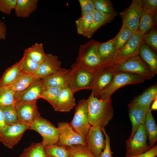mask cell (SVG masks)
Segmentation results:
<instances>
[{
	"label": "cell",
	"instance_id": "26",
	"mask_svg": "<svg viewBox=\"0 0 157 157\" xmlns=\"http://www.w3.org/2000/svg\"><path fill=\"white\" fill-rule=\"evenodd\" d=\"M139 54L154 73H157V58L155 53L144 42L141 44Z\"/></svg>",
	"mask_w": 157,
	"mask_h": 157
},
{
	"label": "cell",
	"instance_id": "37",
	"mask_svg": "<svg viewBox=\"0 0 157 157\" xmlns=\"http://www.w3.org/2000/svg\"><path fill=\"white\" fill-rule=\"evenodd\" d=\"M6 124H13L19 122L14 104L0 107Z\"/></svg>",
	"mask_w": 157,
	"mask_h": 157
},
{
	"label": "cell",
	"instance_id": "8",
	"mask_svg": "<svg viewBox=\"0 0 157 157\" xmlns=\"http://www.w3.org/2000/svg\"><path fill=\"white\" fill-rule=\"evenodd\" d=\"M69 124L76 132L85 138L91 126L89 122L87 99L79 101Z\"/></svg>",
	"mask_w": 157,
	"mask_h": 157
},
{
	"label": "cell",
	"instance_id": "20",
	"mask_svg": "<svg viewBox=\"0 0 157 157\" xmlns=\"http://www.w3.org/2000/svg\"><path fill=\"white\" fill-rule=\"evenodd\" d=\"M129 115L132 124V130L129 139H131L139 126L144 124L148 110L131 102L128 104Z\"/></svg>",
	"mask_w": 157,
	"mask_h": 157
},
{
	"label": "cell",
	"instance_id": "21",
	"mask_svg": "<svg viewBox=\"0 0 157 157\" xmlns=\"http://www.w3.org/2000/svg\"><path fill=\"white\" fill-rule=\"evenodd\" d=\"M116 36L109 40L100 43L98 48L99 55L102 64L106 66L113 60L116 51L115 46Z\"/></svg>",
	"mask_w": 157,
	"mask_h": 157
},
{
	"label": "cell",
	"instance_id": "6",
	"mask_svg": "<svg viewBox=\"0 0 157 157\" xmlns=\"http://www.w3.org/2000/svg\"><path fill=\"white\" fill-rule=\"evenodd\" d=\"M28 129L37 132L41 136V142L44 147L56 144L58 140L59 132L57 128L40 115L29 125Z\"/></svg>",
	"mask_w": 157,
	"mask_h": 157
},
{
	"label": "cell",
	"instance_id": "1",
	"mask_svg": "<svg viewBox=\"0 0 157 157\" xmlns=\"http://www.w3.org/2000/svg\"><path fill=\"white\" fill-rule=\"evenodd\" d=\"M87 99L90 124L95 127L104 128L113 116L111 98L99 99L95 97L92 92Z\"/></svg>",
	"mask_w": 157,
	"mask_h": 157
},
{
	"label": "cell",
	"instance_id": "49",
	"mask_svg": "<svg viewBox=\"0 0 157 157\" xmlns=\"http://www.w3.org/2000/svg\"><path fill=\"white\" fill-rule=\"evenodd\" d=\"M151 110H156L157 109V99L154 101L150 108Z\"/></svg>",
	"mask_w": 157,
	"mask_h": 157
},
{
	"label": "cell",
	"instance_id": "7",
	"mask_svg": "<svg viewBox=\"0 0 157 157\" xmlns=\"http://www.w3.org/2000/svg\"><path fill=\"white\" fill-rule=\"evenodd\" d=\"M110 69L115 74L119 72L131 73L140 75L146 79L155 75L138 55L130 58Z\"/></svg>",
	"mask_w": 157,
	"mask_h": 157
},
{
	"label": "cell",
	"instance_id": "14",
	"mask_svg": "<svg viewBox=\"0 0 157 157\" xmlns=\"http://www.w3.org/2000/svg\"><path fill=\"white\" fill-rule=\"evenodd\" d=\"M14 105L19 121L21 122L29 125L40 116L37 101L22 102Z\"/></svg>",
	"mask_w": 157,
	"mask_h": 157
},
{
	"label": "cell",
	"instance_id": "33",
	"mask_svg": "<svg viewBox=\"0 0 157 157\" xmlns=\"http://www.w3.org/2000/svg\"><path fill=\"white\" fill-rule=\"evenodd\" d=\"M18 62L22 72L24 73H33L37 70L40 65L24 52L22 58Z\"/></svg>",
	"mask_w": 157,
	"mask_h": 157
},
{
	"label": "cell",
	"instance_id": "4",
	"mask_svg": "<svg viewBox=\"0 0 157 157\" xmlns=\"http://www.w3.org/2000/svg\"><path fill=\"white\" fill-rule=\"evenodd\" d=\"M144 34L138 31L132 36L117 53L107 67L111 68L132 57L138 55L140 45L144 41Z\"/></svg>",
	"mask_w": 157,
	"mask_h": 157
},
{
	"label": "cell",
	"instance_id": "39",
	"mask_svg": "<svg viewBox=\"0 0 157 157\" xmlns=\"http://www.w3.org/2000/svg\"><path fill=\"white\" fill-rule=\"evenodd\" d=\"M44 153L47 156L52 157H69L66 147L56 144L44 147Z\"/></svg>",
	"mask_w": 157,
	"mask_h": 157
},
{
	"label": "cell",
	"instance_id": "28",
	"mask_svg": "<svg viewBox=\"0 0 157 157\" xmlns=\"http://www.w3.org/2000/svg\"><path fill=\"white\" fill-rule=\"evenodd\" d=\"M22 72L18 62L6 69L0 79V84L2 86H8L14 82Z\"/></svg>",
	"mask_w": 157,
	"mask_h": 157
},
{
	"label": "cell",
	"instance_id": "19",
	"mask_svg": "<svg viewBox=\"0 0 157 157\" xmlns=\"http://www.w3.org/2000/svg\"><path fill=\"white\" fill-rule=\"evenodd\" d=\"M92 92L97 97L110 82L115 74L109 69L100 68L96 70Z\"/></svg>",
	"mask_w": 157,
	"mask_h": 157
},
{
	"label": "cell",
	"instance_id": "18",
	"mask_svg": "<svg viewBox=\"0 0 157 157\" xmlns=\"http://www.w3.org/2000/svg\"><path fill=\"white\" fill-rule=\"evenodd\" d=\"M70 70L62 68L56 72L40 79L44 87H53L61 88L67 87Z\"/></svg>",
	"mask_w": 157,
	"mask_h": 157
},
{
	"label": "cell",
	"instance_id": "10",
	"mask_svg": "<svg viewBox=\"0 0 157 157\" xmlns=\"http://www.w3.org/2000/svg\"><path fill=\"white\" fill-rule=\"evenodd\" d=\"M147 135L144 124L140 125L132 137L126 141V154L136 155L151 149L147 143Z\"/></svg>",
	"mask_w": 157,
	"mask_h": 157
},
{
	"label": "cell",
	"instance_id": "40",
	"mask_svg": "<svg viewBox=\"0 0 157 157\" xmlns=\"http://www.w3.org/2000/svg\"><path fill=\"white\" fill-rule=\"evenodd\" d=\"M62 89L56 87H44L42 92L40 98L47 100L53 106Z\"/></svg>",
	"mask_w": 157,
	"mask_h": 157
},
{
	"label": "cell",
	"instance_id": "29",
	"mask_svg": "<svg viewBox=\"0 0 157 157\" xmlns=\"http://www.w3.org/2000/svg\"><path fill=\"white\" fill-rule=\"evenodd\" d=\"M24 52L34 61L39 64L44 60L46 56L43 44L41 43H35L31 47L26 48Z\"/></svg>",
	"mask_w": 157,
	"mask_h": 157
},
{
	"label": "cell",
	"instance_id": "48",
	"mask_svg": "<svg viewBox=\"0 0 157 157\" xmlns=\"http://www.w3.org/2000/svg\"><path fill=\"white\" fill-rule=\"evenodd\" d=\"M5 125L3 114L0 108V136Z\"/></svg>",
	"mask_w": 157,
	"mask_h": 157
},
{
	"label": "cell",
	"instance_id": "35",
	"mask_svg": "<svg viewBox=\"0 0 157 157\" xmlns=\"http://www.w3.org/2000/svg\"><path fill=\"white\" fill-rule=\"evenodd\" d=\"M92 19V13H90L81 16L76 21L77 31L78 34L84 36L89 29Z\"/></svg>",
	"mask_w": 157,
	"mask_h": 157
},
{
	"label": "cell",
	"instance_id": "36",
	"mask_svg": "<svg viewBox=\"0 0 157 157\" xmlns=\"http://www.w3.org/2000/svg\"><path fill=\"white\" fill-rule=\"evenodd\" d=\"M95 10L99 12L116 17L118 14L109 0H92Z\"/></svg>",
	"mask_w": 157,
	"mask_h": 157
},
{
	"label": "cell",
	"instance_id": "32",
	"mask_svg": "<svg viewBox=\"0 0 157 157\" xmlns=\"http://www.w3.org/2000/svg\"><path fill=\"white\" fill-rule=\"evenodd\" d=\"M66 147L69 157H95L86 145L76 144Z\"/></svg>",
	"mask_w": 157,
	"mask_h": 157
},
{
	"label": "cell",
	"instance_id": "17",
	"mask_svg": "<svg viewBox=\"0 0 157 157\" xmlns=\"http://www.w3.org/2000/svg\"><path fill=\"white\" fill-rule=\"evenodd\" d=\"M74 93L69 87L62 88L52 107L56 111L69 112L75 106Z\"/></svg>",
	"mask_w": 157,
	"mask_h": 157
},
{
	"label": "cell",
	"instance_id": "42",
	"mask_svg": "<svg viewBox=\"0 0 157 157\" xmlns=\"http://www.w3.org/2000/svg\"><path fill=\"white\" fill-rule=\"evenodd\" d=\"M17 0H0V12L10 15L15 8Z\"/></svg>",
	"mask_w": 157,
	"mask_h": 157
},
{
	"label": "cell",
	"instance_id": "31",
	"mask_svg": "<svg viewBox=\"0 0 157 157\" xmlns=\"http://www.w3.org/2000/svg\"><path fill=\"white\" fill-rule=\"evenodd\" d=\"M135 32L126 26L122 25L120 31L116 36V54Z\"/></svg>",
	"mask_w": 157,
	"mask_h": 157
},
{
	"label": "cell",
	"instance_id": "13",
	"mask_svg": "<svg viewBox=\"0 0 157 157\" xmlns=\"http://www.w3.org/2000/svg\"><path fill=\"white\" fill-rule=\"evenodd\" d=\"M104 136L101 129L91 126L85 137L86 145L95 157L98 156L105 147Z\"/></svg>",
	"mask_w": 157,
	"mask_h": 157
},
{
	"label": "cell",
	"instance_id": "34",
	"mask_svg": "<svg viewBox=\"0 0 157 157\" xmlns=\"http://www.w3.org/2000/svg\"><path fill=\"white\" fill-rule=\"evenodd\" d=\"M41 142L34 143L24 149L19 157H46Z\"/></svg>",
	"mask_w": 157,
	"mask_h": 157
},
{
	"label": "cell",
	"instance_id": "38",
	"mask_svg": "<svg viewBox=\"0 0 157 157\" xmlns=\"http://www.w3.org/2000/svg\"><path fill=\"white\" fill-rule=\"evenodd\" d=\"M14 92L6 86L0 84V107L14 104Z\"/></svg>",
	"mask_w": 157,
	"mask_h": 157
},
{
	"label": "cell",
	"instance_id": "9",
	"mask_svg": "<svg viewBox=\"0 0 157 157\" xmlns=\"http://www.w3.org/2000/svg\"><path fill=\"white\" fill-rule=\"evenodd\" d=\"M29 126L19 121L6 124L0 136V141L7 147L12 148L18 143Z\"/></svg>",
	"mask_w": 157,
	"mask_h": 157
},
{
	"label": "cell",
	"instance_id": "5",
	"mask_svg": "<svg viewBox=\"0 0 157 157\" xmlns=\"http://www.w3.org/2000/svg\"><path fill=\"white\" fill-rule=\"evenodd\" d=\"M100 42L93 40L80 46L76 64L95 70L101 64L98 52Z\"/></svg>",
	"mask_w": 157,
	"mask_h": 157
},
{
	"label": "cell",
	"instance_id": "2",
	"mask_svg": "<svg viewBox=\"0 0 157 157\" xmlns=\"http://www.w3.org/2000/svg\"><path fill=\"white\" fill-rule=\"evenodd\" d=\"M69 74L68 87L74 93L83 90H92L96 71L86 66L73 64Z\"/></svg>",
	"mask_w": 157,
	"mask_h": 157
},
{
	"label": "cell",
	"instance_id": "45",
	"mask_svg": "<svg viewBox=\"0 0 157 157\" xmlns=\"http://www.w3.org/2000/svg\"><path fill=\"white\" fill-rule=\"evenodd\" d=\"M142 9L155 13L157 12V0H142Z\"/></svg>",
	"mask_w": 157,
	"mask_h": 157
},
{
	"label": "cell",
	"instance_id": "16",
	"mask_svg": "<svg viewBox=\"0 0 157 157\" xmlns=\"http://www.w3.org/2000/svg\"><path fill=\"white\" fill-rule=\"evenodd\" d=\"M61 62L57 56L46 54L45 59L40 64L37 70L33 73L39 78L51 74L60 69Z\"/></svg>",
	"mask_w": 157,
	"mask_h": 157
},
{
	"label": "cell",
	"instance_id": "22",
	"mask_svg": "<svg viewBox=\"0 0 157 157\" xmlns=\"http://www.w3.org/2000/svg\"><path fill=\"white\" fill-rule=\"evenodd\" d=\"M92 23L88 31L84 35L88 38H90L94 33L101 26L111 22L115 17L96 10L92 13Z\"/></svg>",
	"mask_w": 157,
	"mask_h": 157
},
{
	"label": "cell",
	"instance_id": "43",
	"mask_svg": "<svg viewBox=\"0 0 157 157\" xmlns=\"http://www.w3.org/2000/svg\"><path fill=\"white\" fill-rule=\"evenodd\" d=\"M81 8V16L92 13L95 10L92 0H79Z\"/></svg>",
	"mask_w": 157,
	"mask_h": 157
},
{
	"label": "cell",
	"instance_id": "47",
	"mask_svg": "<svg viewBox=\"0 0 157 157\" xmlns=\"http://www.w3.org/2000/svg\"><path fill=\"white\" fill-rule=\"evenodd\" d=\"M7 27L3 22L0 20V40L5 39L6 37Z\"/></svg>",
	"mask_w": 157,
	"mask_h": 157
},
{
	"label": "cell",
	"instance_id": "24",
	"mask_svg": "<svg viewBox=\"0 0 157 157\" xmlns=\"http://www.w3.org/2000/svg\"><path fill=\"white\" fill-rule=\"evenodd\" d=\"M33 74L21 73L16 80L10 85L6 86L14 92L22 91L39 79Z\"/></svg>",
	"mask_w": 157,
	"mask_h": 157
},
{
	"label": "cell",
	"instance_id": "50",
	"mask_svg": "<svg viewBox=\"0 0 157 157\" xmlns=\"http://www.w3.org/2000/svg\"><path fill=\"white\" fill-rule=\"evenodd\" d=\"M46 157H51V156H46Z\"/></svg>",
	"mask_w": 157,
	"mask_h": 157
},
{
	"label": "cell",
	"instance_id": "11",
	"mask_svg": "<svg viewBox=\"0 0 157 157\" xmlns=\"http://www.w3.org/2000/svg\"><path fill=\"white\" fill-rule=\"evenodd\" d=\"M57 125L59 135L56 144L65 147L76 144L86 145L85 138L76 132L69 123L60 122Z\"/></svg>",
	"mask_w": 157,
	"mask_h": 157
},
{
	"label": "cell",
	"instance_id": "23",
	"mask_svg": "<svg viewBox=\"0 0 157 157\" xmlns=\"http://www.w3.org/2000/svg\"><path fill=\"white\" fill-rule=\"evenodd\" d=\"M38 0H17L15 9L16 16L19 18L29 17L37 8Z\"/></svg>",
	"mask_w": 157,
	"mask_h": 157
},
{
	"label": "cell",
	"instance_id": "44",
	"mask_svg": "<svg viewBox=\"0 0 157 157\" xmlns=\"http://www.w3.org/2000/svg\"><path fill=\"white\" fill-rule=\"evenodd\" d=\"M101 129L105 136L106 144L103 151L97 157H113L110 146V137L104 128Z\"/></svg>",
	"mask_w": 157,
	"mask_h": 157
},
{
	"label": "cell",
	"instance_id": "27",
	"mask_svg": "<svg viewBox=\"0 0 157 157\" xmlns=\"http://www.w3.org/2000/svg\"><path fill=\"white\" fill-rule=\"evenodd\" d=\"M157 99V86H153L135 97L131 102L148 110L151 103Z\"/></svg>",
	"mask_w": 157,
	"mask_h": 157
},
{
	"label": "cell",
	"instance_id": "3",
	"mask_svg": "<svg viewBox=\"0 0 157 157\" xmlns=\"http://www.w3.org/2000/svg\"><path fill=\"white\" fill-rule=\"evenodd\" d=\"M145 80V77L138 74L124 72H117L114 74L110 83L100 93L97 98L102 99H108L122 86L139 83Z\"/></svg>",
	"mask_w": 157,
	"mask_h": 157
},
{
	"label": "cell",
	"instance_id": "12",
	"mask_svg": "<svg viewBox=\"0 0 157 157\" xmlns=\"http://www.w3.org/2000/svg\"><path fill=\"white\" fill-rule=\"evenodd\" d=\"M142 0H133L128 8L119 13L122 21V25L133 31H138L142 10Z\"/></svg>",
	"mask_w": 157,
	"mask_h": 157
},
{
	"label": "cell",
	"instance_id": "30",
	"mask_svg": "<svg viewBox=\"0 0 157 157\" xmlns=\"http://www.w3.org/2000/svg\"><path fill=\"white\" fill-rule=\"evenodd\" d=\"M154 13L142 9L138 31L144 35L154 27L153 20Z\"/></svg>",
	"mask_w": 157,
	"mask_h": 157
},
{
	"label": "cell",
	"instance_id": "46",
	"mask_svg": "<svg viewBox=\"0 0 157 157\" xmlns=\"http://www.w3.org/2000/svg\"><path fill=\"white\" fill-rule=\"evenodd\" d=\"M157 155V145L148 151L143 153L136 155H129L126 154V157H156Z\"/></svg>",
	"mask_w": 157,
	"mask_h": 157
},
{
	"label": "cell",
	"instance_id": "15",
	"mask_svg": "<svg viewBox=\"0 0 157 157\" xmlns=\"http://www.w3.org/2000/svg\"><path fill=\"white\" fill-rule=\"evenodd\" d=\"M44 87L40 78L37 79L24 90L14 92V104L23 102L37 101L40 98Z\"/></svg>",
	"mask_w": 157,
	"mask_h": 157
},
{
	"label": "cell",
	"instance_id": "41",
	"mask_svg": "<svg viewBox=\"0 0 157 157\" xmlns=\"http://www.w3.org/2000/svg\"><path fill=\"white\" fill-rule=\"evenodd\" d=\"M144 41L155 51H157V31L154 27L144 35Z\"/></svg>",
	"mask_w": 157,
	"mask_h": 157
},
{
	"label": "cell",
	"instance_id": "25",
	"mask_svg": "<svg viewBox=\"0 0 157 157\" xmlns=\"http://www.w3.org/2000/svg\"><path fill=\"white\" fill-rule=\"evenodd\" d=\"M144 124L148 138V145L151 149L157 140V127L150 107L147 110Z\"/></svg>",
	"mask_w": 157,
	"mask_h": 157
}]
</instances>
